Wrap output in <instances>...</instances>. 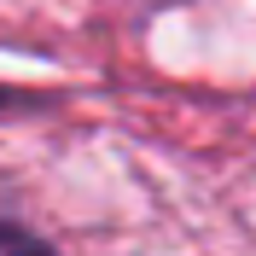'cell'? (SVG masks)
<instances>
[{"mask_svg": "<svg viewBox=\"0 0 256 256\" xmlns=\"http://www.w3.org/2000/svg\"><path fill=\"white\" fill-rule=\"evenodd\" d=\"M0 256H52V250L35 239V233H24V227H6V222H0Z\"/></svg>", "mask_w": 256, "mask_h": 256, "instance_id": "6da1fadb", "label": "cell"}]
</instances>
